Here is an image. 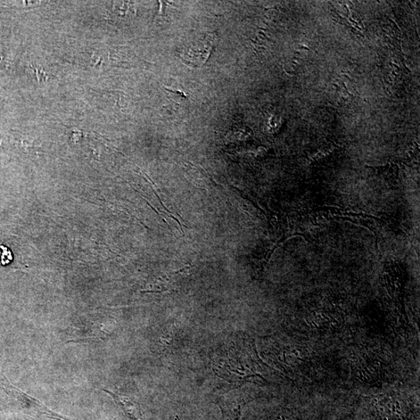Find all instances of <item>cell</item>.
Here are the masks:
<instances>
[{
    "label": "cell",
    "instance_id": "6da1fadb",
    "mask_svg": "<svg viewBox=\"0 0 420 420\" xmlns=\"http://www.w3.org/2000/svg\"><path fill=\"white\" fill-rule=\"evenodd\" d=\"M6 383H4V386L6 387L7 391L14 393L16 397H19L20 399L23 403H28L29 406L34 407V409L39 411L41 414H46L49 416H51L53 419L57 420H70L68 419L64 418L63 416H60L59 414H56L50 409H48L46 406H45L43 403H41L38 400L32 398L30 395L20 391L19 389L15 388L9 382L5 380Z\"/></svg>",
    "mask_w": 420,
    "mask_h": 420
},
{
    "label": "cell",
    "instance_id": "7a4b0ae2",
    "mask_svg": "<svg viewBox=\"0 0 420 420\" xmlns=\"http://www.w3.org/2000/svg\"><path fill=\"white\" fill-rule=\"evenodd\" d=\"M104 392L111 395L124 414L131 419L140 420L142 418L141 410L137 402L124 395L114 394L111 391L104 389Z\"/></svg>",
    "mask_w": 420,
    "mask_h": 420
},
{
    "label": "cell",
    "instance_id": "3957f363",
    "mask_svg": "<svg viewBox=\"0 0 420 420\" xmlns=\"http://www.w3.org/2000/svg\"><path fill=\"white\" fill-rule=\"evenodd\" d=\"M244 402L241 399L220 400L218 406L221 411V420H239L242 416Z\"/></svg>",
    "mask_w": 420,
    "mask_h": 420
},
{
    "label": "cell",
    "instance_id": "277c9868",
    "mask_svg": "<svg viewBox=\"0 0 420 420\" xmlns=\"http://www.w3.org/2000/svg\"><path fill=\"white\" fill-rule=\"evenodd\" d=\"M13 259V254L11 249L6 246L0 245V265H9Z\"/></svg>",
    "mask_w": 420,
    "mask_h": 420
}]
</instances>
